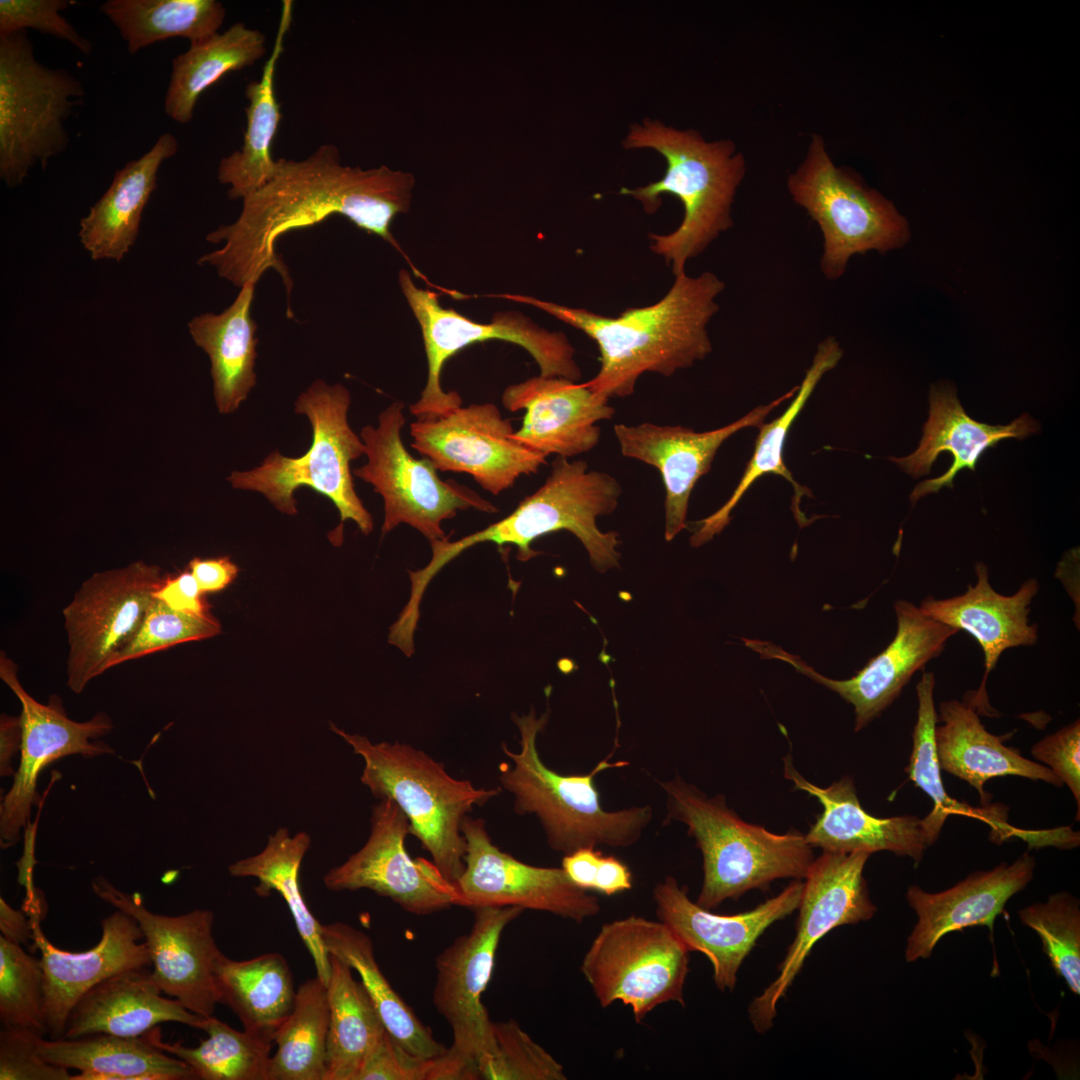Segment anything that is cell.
<instances>
[{
    "label": "cell",
    "instance_id": "obj_40",
    "mask_svg": "<svg viewBox=\"0 0 1080 1080\" xmlns=\"http://www.w3.org/2000/svg\"><path fill=\"white\" fill-rule=\"evenodd\" d=\"M310 846L311 837L307 832L291 836L287 828L281 827L268 837L262 851L232 863L228 872L234 877L256 878L258 884L254 890L260 897L276 891L284 899L313 959L316 976L327 984L330 959L322 936V924L306 904L299 883L301 864Z\"/></svg>",
    "mask_w": 1080,
    "mask_h": 1080
},
{
    "label": "cell",
    "instance_id": "obj_51",
    "mask_svg": "<svg viewBox=\"0 0 1080 1080\" xmlns=\"http://www.w3.org/2000/svg\"><path fill=\"white\" fill-rule=\"evenodd\" d=\"M70 3L69 0H0V36L33 29L65 40L89 55L92 43L60 14Z\"/></svg>",
    "mask_w": 1080,
    "mask_h": 1080
},
{
    "label": "cell",
    "instance_id": "obj_11",
    "mask_svg": "<svg viewBox=\"0 0 1080 1080\" xmlns=\"http://www.w3.org/2000/svg\"><path fill=\"white\" fill-rule=\"evenodd\" d=\"M399 285L417 319L425 347L428 377L410 413L417 420H432L458 408L462 399L456 391L441 387L444 363L468 345L502 340L525 349L535 360L543 377H564L577 382L581 370L575 349L562 332L549 331L518 311L497 312L490 323L475 322L452 308H444L437 294L417 287L408 271H399Z\"/></svg>",
    "mask_w": 1080,
    "mask_h": 1080
},
{
    "label": "cell",
    "instance_id": "obj_39",
    "mask_svg": "<svg viewBox=\"0 0 1080 1080\" xmlns=\"http://www.w3.org/2000/svg\"><path fill=\"white\" fill-rule=\"evenodd\" d=\"M265 35L243 22L222 33L190 43L171 63L164 111L179 124L189 123L200 96L232 71L253 65L266 54Z\"/></svg>",
    "mask_w": 1080,
    "mask_h": 1080
},
{
    "label": "cell",
    "instance_id": "obj_31",
    "mask_svg": "<svg viewBox=\"0 0 1080 1080\" xmlns=\"http://www.w3.org/2000/svg\"><path fill=\"white\" fill-rule=\"evenodd\" d=\"M162 993L149 968L115 974L92 987L74 1005L63 1038L98 1033L138 1037L163 1022L195 1028L201 1016Z\"/></svg>",
    "mask_w": 1080,
    "mask_h": 1080
},
{
    "label": "cell",
    "instance_id": "obj_50",
    "mask_svg": "<svg viewBox=\"0 0 1080 1080\" xmlns=\"http://www.w3.org/2000/svg\"><path fill=\"white\" fill-rule=\"evenodd\" d=\"M220 632V623L210 614L199 616L181 612L153 596L140 627L117 653L111 668L180 643L208 639Z\"/></svg>",
    "mask_w": 1080,
    "mask_h": 1080
},
{
    "label": "cell",
    "instance_id": "obj_38",
    "mask_svg": "<svg viewBox=\"0 0 1080 1080\" xmlns=\"http://www.w3.org/2000/svg\"><path fill=\"white\" fill-rule=\"evenodd\" d=\"M217 1003L227 1006L248 1031L271 1037L293 1010L297 989L286 959L266 953L236 961L221 953L215 964Z\"/></svg>",
    "mask_w": 1080,
    "mask_h": 1080
},
{
    "label": "cell",
    "instance_id": "obj_20",
    "mask_svg": "<svg viewBox=\"0 0 1080 1080\" xmlns=\"http://www.w3.org/2000/svg\"><path fill=\"white\" fill-rule=\"evenodd\" d=\"M513 426L492 403L458 407L432 420L410 425L411 447L437 470L471 475L498 495L521 475L538 472L546 456L513 438Z\"/></svg>",
    "mask_w": 1080,
    "mask_h": 1080
},
{
    "label": "cell",
    "instance_id": "obj_32",
    "mask_svg": "<svg viewBox=\"0 0 1080 1080\" xmlns=\"http://www.w3.org/2000/svg\"><path fill=\"white\" fill-rule=\"evenodd\" d=\"M935 746L941 770L974 787L982 806L991 796L984 790L987 781L1012 775L1044 781L1062 787L1061 780L1045 765L1029 760L1003 738L989 733L981 723L976 708L967 700L943 701L937 713Z\"/></svg>",
    "mask_w": 1080,
    "mask_h": 1080
},
{
    "label": "cell",
    "instance_id": "obj_14",
    "mask_svg": "<svg viewBox=\"0 0 1080 1080\" xmlns=\"http://www.w3.org/2000/svg\"><path fill=\"white\" fill-rule=\"evenodd\" d=\"M403 408L402 402H394L379 414L377 427L362 428L367 463L353 470L383 498L382 534L405 523L430 542L446 540L450 536L443 531L442 522L455 517L457 511L497 512L496 506L474 490L453 480H441L428 458L416 459L407 451L401 439Z\"/></svg>",
    "mask_w": 1080,
    "mask_h": 1080
},
{
    "label": "cell",
    "instance_id": "obj_12",
    "mask_svg": "<svg viewBox=\"0 0 1080 1080\" xmlns=\"http://www.w3.org/2000/svg\"><path fill=\"white\" fill-rule=\"evenodd\" d=\"M470 931L436 958L432 1001L452 1031V1044L434 1058V1080H478L480 1062L493 1051L492 1022L481 997L491 979L506 926L524 911L479 907Z\"/></svg>",
    "mask_w": 1080,
    "mask_h": 1080
},
{
    "label": "cell",
    "instance_id": "obj_19",
    "mask_svg": "<svg viewBox=\"0 0 1080 1080\" xmlns=\"http://www.w3.org/2000/svg\"><path fill=\"white\" fill-rule=\"evenodd\" d=\"M866 851H823L812 862L798 905L796 935L778 966L775 980L751 1002L748 1012L754 1029L769 1030L777 1004L802 969L813 946L837 927L870 920L877 912L863 872Z\"/></svg>",
    "mask_w": 1080,
    "mask_h": 1080
},
{
    "label": "cell",
    "instance_id": "obj_56",
    "mask_svg": "<svg viewBox=\"0 0 1080 1080\" xmlns=\"http://www.w3.org/2000/svg\"><path fill=\"white\" fill-rule=\"evenodd\" d=\"M201 595L199 585L188 569L174 577L164 578L158 590L153 594L175 610L204 616L209 613Z\"/></svg>",
    "mask_w": 1080,
    "mask_h": 1080
},
{
    "label": "cell",
    "instance_id": "obj_4",
    "mask_svg": "<svg viewBox=\"0 0 1080 1080\" xmlns=\"http://www.w3.org/2000/svg\"><path fill=\"white\" fill-rule=\"evenodd\" d=\"M621 494L620 483L610 474L589 470L584 460L570 462L557 456L545 483L508 516L456 541H450L449 537L430 542L429 563L419 570L408 571L411 591L406 609L418 613L424 592L435 575L463 551L483 542L514 545L517 559L528 561L538 554L531 548L537 538L566 530L581 541L597 571L619 567L618 534L600 531L596 519L611 514Z\"/></svg>",
    "mask_w": 1080,
    "mask_h": 1080
},
{
    "label": "cell",
    "instance_id": "obj_23",
    "mask_svg": "<svg viewBox=\"0 0 1080 1080\" xmlns=\"http://www.w3.org/2000/svg\"><path fill=\"white\" fill-rule=\"evenodd\" d=\"M803 882L795 880L780 894L754 909L719 915L699 906L672 876L656 884L653 899L659 920L691 951L703 953L713 967V979L721 991H732L738 971L758 938L776 921L798 908Z\"/></svg>",
    "mask_w": 1080,
    "mask_h": 1080
},
{
    "label": "cell",
    "instance_id": "obj_42",
    "mask_svg": "<svg viewBox=\"0 0 1080 1080\" xmlns=\"http://www.w3.org/2000/svg\"><path fill=\"white\" fill-rule=\"evenodd\" d=\"M328 954L355 970L390 1035L407 1052L424 1059L441 1056L446 1047L393 989L377 963L371 938L344 922L322 924Z\"/></svg>",
    "mask_w": 1080,
    "mask_h": 1080
},
{
    "label": "cell",
    "instance_id": "obj_13",
    "mask_svg": "<svg viewBox=\"0 0 1080 1080\" xmlns=\"http://www.w3.org/2000/svg\"><path fill=\"white\" fill-rule=\"evenodd\" d=\"M581 972L601 1007L620 1001L640 1023L661 1004H685L689 950L665 923L630 915L601 927Z\"/></svg>",
    "mask_w": 1080,
    "mask_h": 1080
},
{
    "label": "cell",
    "instance_id": "obj_25",
    "mask_svg": "<svg viewBox=\"0 0 1080 1080\" xmlns=\"http://www.w3.org/2000/svg\"><path fill=\"white\" fill-rule=\"evenodd\" d=\"M30 920L33 946L41 954L43 1008L50 1039L64 1037L72 1008L92 987L120 972L152 967L137 921L120 909L102 919L99 942L83 952L54 946L42 932L41 919Z\"/></svg>",
    "mask_w": 1080,
    "mask_h": 1080
},
{
    "label": "cell",
    "instance_id": "obj_48",
    "mask_svg": "<svg viewBox=\"0 0 1080 1080\" xmlns=\"http://www.w3.org/2000/svg\"><path fill=\"white\" fill-rule=\"evenodd\" d=\"M44 974L40 958L0 935V1020L41 1037L48 1035L44 1015Z\"/></svg>",
    "mask_w": 1080,
    "mask_h": 1080
},
{
    "label": "cell",
    "instance_id": "obj_30",
    "mask_svg": "<svg viewBox=\"0 0 1080 1080\" xmlns=\"http://www.w3.org/2000/svg\"><path fill=\"white\" fill-rule=\"evenodd\" d=\"M929 418L923 427L918 448L908 456L889 459L913 477L930 473L938 455L948 451L951 467L940 477L919 483L910 495L912 504L920 498L953 487L955 476L964 468L972 471L983 454L1003 439H1025L1039 429L1037 422L1023 414L1008 425L992 426L972 419L962 407L953 386L932 385L929 393Z\"/></svg>",
    "mask_w": 1080,
    "mask_h": 1080
},
{
    "label": "cell",
    "instance_id": "obj_55",
    "mask_svg": "<svg viewBox=\"0 0 1080 1080\" xmlns=\"http://www.w3.org/2000/svg\"><path fill=\"white\" fill-rule=\"evenodd\" d=\"M1033 757L1048 767L1071 791L1080 813V721L1062 727L1038 741Z\"/></svg>",
    "mask_w": 1080,
    "mask_h": 1080
},
{
    "label": "cell",
    "instance_id": "obj_15",
    "mask_svg": "<svg viewBox=\"0 0 1080 1080\" xmlns=\"http://www.w3.org/2000/svg\"><path fill=\"white\" fill-rule=\"evenodd\" d=\"M164 580L159 566L142 560L96 572L74 593L62 614L67 635V686L75 694L111 668L140 627Z\"/></svg>",
    "mask_w": 1080,
    "mask_h": 1080
},
{
    "label": "cell",
    "instance_id": "obj_22",
    "mask_svg": "<svg viewBox=\"0 0 1080 1080\" xmlns=\"http://www.w3.org/2000/svg\"><path fill=\"white\" fill-rule=\"evenodd\" d=\"M897 631L891 643L853 677L846 680L827 678L797 655L766 641L746 639V645L762 658L779 659L797 671L838 693L853 705L855 731L878 717L900 695L913 674L938 657L949 638L959 631L925 615L906 600L894 604Z\"/></svg>",
    "mask_w": 1080,
    "mask_h": 1080
},
{
    "label": "cell",
    "instance_id": "obj_17",
    "mask_svg": "<svg viewBox=\"0 0 1080 1080\" xmlns=\"http://www.w3.org/2000/svg\"><path fill=\"white\" fill-rule=\"evenodd\" d=\"M409 834L410 822L403 810L392 799L381 798L372 809L368 840L324 875L325 887L333 892L368 889L419 916L460 906L457 885L433 861L408 854L405 839Z\"/></svg>",
    "mask_w": 1080,
    "mask_h": 1080
},
{
    "label": "cell",
    "instance_id": "obj_8",
    "mask_svg": "<svg viewBox=\"0 0 1080 1080\" xmlns=\"http://www.w3.org/2000/svg\"><path fill=\"white\" fill-rule=\"evenodd\" d=\"M350 392L337 383L314 381L295 402V412L306 415L312 426V444L297 458L270 453L262 464L248 471H233L228 481L235 489L262 493L279 511L297 513L295 491L308 487L327 497L340 514V525L329 534L333 544L342 542L343 524L354 521L368 535L373 519L357 495L351 461L365 454L362 439L350 428L347 413Z\"/></svg>",
    "mask_w": 1080,
    "mask_h": 1080
},
{
    "label": "cell",
    "instance_id": "obj_16",
    "mask_svg": "<svg viewBox=\"0 0 1080 1080\" xmlns=\"http://www.w3.org/2000/svg\"><path fill=\"white\" fill-rule=\"evenodd\" d=\"M18 666L5 651L0 652V678L16 695L21 704L22 743L20 763L13 783L0 804V842L7 849L21 839V830L30 828L32 807L40 802L37 791L42 770L54 761L69 755L93 758L113 754L114 749L97 740L114 727L111 717L98 712L87 721L70 719L57 695L48 703L34 699L18 678Z\"/></svg>",
    "mask_w": 1080,
    "mask_h": 1080
},
{
    "label": "cell",
    "instance_id": "obj_53",
    "mask_svg": "<svg viewBox=\"0 0 1080 1080\" xmlns=\"http://www.w3.org/2000/svg\"><path fill=\"white\" fill-rule=\"evenodd\" d=\"M562 868L578 887L606 896L630 890L633 886L628 866L614 856H604L596 847H584L564 855Z\"/></svg>",
    "mask_w": 1080,
    "mask_h": 1080
},
{
    "label": "cell",
    "instance_id": "obj_26",
    "mask_svg": "<svg viewBox=\"0 0 1080 1080\" xmlns=\"http://www.w3.org/2000/svg\"><path fill=\"white\" fill-rule=\"evenodd\" d=\"M1035 868V857L1025 852L1013 863L971 873L940 892L910 886L906 900L917 920L907 937L906 962L929 958L938 942L952 932L986 926L993 933L995 919L1008 900L1031 882Z\"/></svg>",
    "mask_w": 1080,
    "mask_h": 1080
},
{
    "label": "cell",
    "instance_id": "obj_34",
    "mask_svg": "<svg viewBox=\"0 0 1080 1080\" xmlns=\"http://www.w3.org/2000/svg\"><path fill=\"white\" fill-rule=\"evenodd\" d=\"M153 1029L138 1037L104 1033L75 1039L42 1037L38 1050L47 1062L78 1070L71 1080L195 1079L185 1062L155 1045Z\"/></svg>",
    "mask_w": 1080,
    "mask_h": 1080
},
{
    "label": "cell",
    "instance_id": "obj_18",
    "mask_svg": "<svg viewBox=\"0 0 1080 1080\" xmlns=\"http://www.w3.org/2000/svg\"><path fill=\"white\" fill-rule=\"evenodd\" d=\"M91 887L101 900L137 921L151 959L152 978L162 992L194 1014L213 1016L218 1004L214 971L222 953L213 936L214 913L208 909L176 916L153 913L138 892H123L103 876L95 877Z\"/></svg>",
    "mask_w": 1080,
    "mask_h": 1080
},
{
    "label": "cell",
    "instance_id": "obj_45",
    "mask_svg": "<svg viewBox=\"0 0 1080 1080\" xmlns=\"http://www.w3.org/2000/svg\"><path fill=\"white\" fill-rule=\"evenodd\" d=\"M195 1029L208 1037L197 1047L180 1042H163L159 1026L153 1029L157 1047L185 1062L195 1079L268 1080V1066L274 1041L248 1030L238 1031L216 1017H201Z\"/></svg>",
    "mask_w": 1080,
    "mask_h": 1080
},
{
    "label": "cell",
    "instance_id": "obj_35",
    "mask_svg": "<svg viewBox=\"0 0 1080 1080\" xmlns=\"http://www.w3.org/2000/svg\"><path fill=\"white\" fill-rule=\"evenodd\" d=\"M255 286L248 281L224 311L203 313L188 322L194 343L209 356L214 399L221 414L238 409L256 384L257 325L250 314Z\"/></svg>",
    "mask_w": 1080,
    "mask_h": 1080
},
{
    "label": "cell",
    "instance_id": "obj_41",
    "mask_svg": "<svg viewBox=\"0 0 1080 1080\" xmlns=\"http://www.w3.org/2000/svg\"><path fill=\"white\" fill-rule=\"evenodd\" d=\"M935 675L932 672L923 671L919 680L916 693L918 700L917 720L912 734V752L909 764L905 768L909 779L924 791L933 802L931 811L921 819L924 834L929 846H932L939 838L946 819L953 814L964 815L970 818L982 820L990 825L994 831L997 843L1020 835L1029 842V837L1021 834L1018 830L1007 823V810L1002 806L987 805L975 807L966 802H960L951 797L946 791L939 766L936 746L935 727L937 724V711L934 702Z\"/></svg>",
    "mask_w": 1080,
    "mask_h": 1080
},
{
    "label": "cell",
    "instance_id": "obj_10",
    "mask_svg": "<svg viewBox=\"0 0 1080 1080\" xmlns=\"http://www.w3.org/2000/svg\"><path fill=\"white\" fill-rule=\"evenodd\" d=\"M84 94L69 71L36 59L26 31L0 36V179L7 187L66 150L65 121Z\"/></svg>",
    "mask_w": 1080,
    "mask_h": 1080
},
{
    "label": "cell",
    "instance_id": "obj_21",
    "mask_svg": "<svg viewBox=\"0 0 1080 1080\" xmlns=\"http://www.w3.org/2000/svg\"><path fill=\"white\" fill-rule=\"evenodd\" d=\"M466 840L465 867L456 882L460 906H515L544 911L581 923L596 916L598 898L575 885L563 868L526 864L500 850L485 821L468 815L461 826Z\"/></svg>",
    "mask_w": 1080,
    "mask_h": 1080
},
{
    "label": "cell",
    "instance_id": "obj_54",
    "mask_svg": "<svg viewBox=\"0 0 1080 1080\" xmlns=\"http://www.w3.org/2000/svg\"><path fill=\"white\" fill-rule=\"evenodd\" d=\"M434 1058L407 1052L385 1029L368 1052L356 1080H432Z\"/></svg>",
    "mask_w": 1080,
    "mask_h": 1080
},
{
    "label": "cell",
    "instance_id": "obj_52",
    "mask_svg": "<svg viewBox=\"0 0 1080 1080\" xmlns=\"http://www.w3.org/2000/svg\"><path fill=\"white\" fill-rule=\"evenodd\" d=\"M40 1038L29 1029L2 1025L0 1080H71L67 1068L42 1058L38 1050Z\"/></svg>",
    "mask_w": 1080,
    "mask_h": 1080
},
{
    "label": "cell",
    "instance_id": "obj_37",
    "mask_svg": "<svg viewBox=\"0 0 1080 1080\" xmlns=\"http://www.w3.org/2000/svg\"><path fill=\"white\" fill-rule=\"evenodd\" d=\"M843 356V349L833 336L822 340L817 347L812 363L798 386V390L792 402L781 416L760 427L753 455L748 462L740 482L728 501L716 512L707 518L697 522L699 525L690 539L694 547H699L716 534H719L730 523V513L747 492L750 486L761 476L766 474L780 475L788 480L794 489L793 512L800 525L808 523L800 509V499L810 496L811 491L800 486L793 478L783 461L784 443L789 428L807 400L813 393L822 377L836 367Z\"/></svg>",
    "mask_w": 1080,
    "mask_h": 1080
},
{
    "label": "cell",
    "instance_id": "obj_33",
    "mask_svg": "<svg viewBox=\"0 0 1080 1080\" xmlns=\"http://www.w3.org/2000/svg\"><path fill=\"white\" fill-rule=\"evenodd\" d=\"M177 150L176 137L165 132L148 152L115 171L108 189L80 220L78 236L92 260L120 262L129 253L157 187L158 171Z\"/></svg>",
    "mask_w": 1080,
    "mask_h": 1080
},
{
    "label": "cell",
    "instance_id": "obj_2",
    "mask_svg": "<svg viewBox=\"0 0 1080 1080\" xmlns=\"http://www.w3.org/2000/svg\"><path fill=\"white\" fill-rule=\"evenodd\" d=\"M724 289L725 283L713 272L698 276L683 272L674 276L657 302L627 308L614 317L526 295L500 296L539 308L593 340L600 367L584 384L610 399L633 394L646 372L668 377L705 359L712 351L708 325L719 310L717 297Z\"/></svg>",
    "mask_w": 1080,
    "mask_h": 1080
},
{
    "label": "cell",
    "instance_id": "obj_59",
    "mask_svg": "<svg viewBox=\"0 0 1080 1080\" xmlns=\"http://www.w3.org/2000/svg\"><path fill=\"white\" fill-rule=\"evenodd\" d=\"M0 931L6 940L19 944H28L33 940V928L31 920L24 910L12 908L2 897L0 898Z\"/></svg>",
    "mask_w": 1080,
    "mask_h": 1080
},
{
    "label": "cell",
    "instance_id": "obj_9",
    "mask_svg": "<svg viewBox=\"0 0 1080 1080\" xmlns=\"http://www.w3.org/2000/svg\"><path fill=\"white\" fill-rule=\"evenodd\" d=\"M786 184L793 202L821 230L820 268L828 280L841 278L854 255L886 253L910 239L908 221L895 205L857 173L837 166L819 134L811 136L802 163Z\"/></svg>",
    "mask_w": 1080,
    "mask_h": 1080
},
{
    "label": "cell",
    "instance_id": "obj_6",
    "mask_svg": "<svg viewBox=\"0 0 1080 1080\" xmlns=\"http://www.w3.org/2000/svg\"><path fill=\"white\" fill-rule=\"evenodd\" d=\"M513 720L520 734V750L513 752L502 744L513 765H500L499 781L514 795L517 814L537 816L552 850L566 855L584 847L624 848L639 841L652 820L651 807L606 811L594 783L601 771L628 762L612 763L610 754L588 774H558L543 763L536 743L548 713L537 718L532 710L527 715H513Z\"/></svg>",
    "mask_w": 1080,
    "mask_h": 1080
},
{
    "label": "cell",
    "instance_id": "obj_1",
    "mask_svg": "<svg viewBox=\"0 0 1080 1080\" xmlns=\"http://www.w3.org/2000/svg\"><path fill=\"white\" fill-rule=\"evenodd\" d=\"M414 183L412 174L385 165L366 170L343 165L338 148L332 144L321 145L302 160L279 158L273 177L242 200L238 218L205 238L224 245L203 254L197 263L212 266L219 277L239 288L248 281L257 283L267 270H275L286 288L287 315L291 318L293 281L277 254L278 239L342 215L407 258L391 224L395 216L409 210Z\"/></svg>",
    "mask_w": 1080,
    "mask_h": 1080
},
{
    "label": "cell",
    "instance_id": "obj_44",
    "mask_svg": "<svg viewBox=\"0 0 1080 1080\" xmlns=\"http://www.w3.org/2000/svg\"><path fill=\"white\" fill-rule=\"evenodd\" d=\"M100 11L119 30L130 54L169 38L204 40L218 33L226 16L217 0H108Z\"/></svg>",
    "mask_w": 1080,
    "mask_h": 1080
},
{
    "label": "cell",
    "instance_id": "obj_7",
    "mask_svg": "<svg viewBox=\"0 0 1080 1080\" xmlns=\"http://www.w3.org/2000/svg\"><path fill=\"white\" fill-rule=\"evenodd\" d=\"M330 729L362 757L360 781L373 796L396 802L409 819L411 834L430 853L443 876L456 884L465 867L463 820L474 806L485 804L500 789L476 788L468 780L455 779L443 763L411 745L372 743L333 723Z\"/></svg>",
    "mask_w": 1080,
    "mask_h": 1080
},
{
    "label": "cell",
    "instance_id": "obj_46",
    "mask_svg": "<svg viewBox=\"0 0 1080 1080\" xmlns=\"http://www.w3.org/2000/svg\"><path fill=\"white\" fill-rule=\"evenodd\" d=\"M328 1027L327 986L316 976L297 988L293 1010L274 1034L268 1080H325Z\"/></svg>",
    "mask_w": 1080,
    "mask_h": 1080
},
{
    "label": "cell",
    "instance_id": "obj_24",
    "mask_svg": "<svg viewBox=\"0 0 1080 1080\" xmlns=\"http://www.w3.org/2000/svg\"><path fill=\"white\" fill-rule=\"evenodd\" d=\"M798 386L767 405H761L740 419L721 428L696 432L682 426L642 423L636 426L616 424L614 434L623 456L657 468L665 487V532L671 541L686 527L691 492L697 481L711 468L720 446L733 434L747 427L760 428L767 415L795 396Z\"/></svg>",
    "mask_w": 1080,
    "mask_h": 1080
},
{
    "label": "cell",
    "instance_id": "obj_58",
    "mask_svg": "<svg viewBox=\"0 0 1080 1080\" xmlns=\"http://www.w3.org/2000/svg\"><path fill=\"white\" fill-rule=\"evenodd\" d=\"M22 726L20 716H10L5 713L0 718V773L2 777L15 774L11 762L13 757L21 749Z\"/></svg>",
    "mask_w": 1080,
    "mask_h": 1080
},
{
    "label": "cell",
    "instance_id": "obj_3",
    "mask_svg": "<svg viewBox=\"0 0 1080 1080\" xmlns=\"http://www.w3.org/2000/svg\"><path fill=\"white\" fill-rule=\"evenodd\" d=\"M625 149L650 148L666 160V171L646 186L622 187L621 195L639 201L646 213H655L662 194H672L684 209L680 225L671 233L649 235L650 250L662 257L674 276L702 254L733 225L732 206L746 174V159L732 140H705L698 131L678 130L659 120L631 124Z\"/></svg>",
    "mask_w": 1080,
    "mask_h": 1080
},
{
    "label": "cell",
    "instance_id": "obj_57",
    "mask_svg": "<svg viewBox=\"0 0 1080 1080\" xmlns=\"http://www.w3.org/2000/svg\"><path fill=\"white\" fill-rule=\"evenodd\" d=\"M188 570L195 577L202 594L223 590L238 574V567L228 557H195L188 563Z\"/></svg>",
    "mask_w": 1080,
    "mask_h": 1080
},
{
    "label": "cell",
    "instance_id": "obj_49",
    "mask_svg": "<svg viewBox=\"0 0 1080 1080\" xmlns=\"http://www.w3.org/2000/svg\"><path fill=\"white\" fill-rule=\"evenodd\" d=\"M493 1051L478 1067L484 1080H566L563 1066L513 1019L492 1022Z\"/></svg>",
    "mask_w": 1080,
    "mask_h": 1080
},
{
    "label": "cell",
    "instance_id": "obj_29",
    "mask_svg": "<svg viewBox=\"0 0 1080 1080\" xmlns=\"http://www.w3.org/2000/svg\"><path fill=\"white\" fill-rule=\"evenodd\" d=\"M784 776L795 790L816 797L823 806L822 813L805 835L811 847L823 851L870 854L889 851L909 857L919 864L928 847L921 818L900 815L876 817L862 808L853 779L844 776L826 788L806 780L793 766L791 756L784 759Z\"/></svg>",
    "mask_w": 1080,
    "mask_h": 1080
},
{
    "label": "cell",
    "instance_id": "obj_27",
    "mask_svg": "<svg viewBox=\"0 0 1080 1080\" xmlns=\"http://www.w3.org/2000/svg\"><path fill=\"white\" fill-rule=\"evenodd\" d=\"M608 402L584 383L541 375L512 384L502 394L507 410H525L513 438L546 457L569 458L592 450L601 434L596 423L615 413Z\"/></svg>",
    "mask_w": 1080,
    "mask_h": 1080
},
{
    "label": "cell",
    "instance_id": "obj_43",
    "mask_svg": "<svg viewBox=\"0 0 1080 1080\" xmlns=\"http://www.w3.org/2000/svg\"><path fill=\"white\" fill-rule=\"evenodd\" d=\"M329 959L325 1080H356L368 1052L386 1028L352 968L334 955L329 954Z\"/></svg>",
    "mask_w": 1080,
    "mask_h": 1080
},
{
    "label": "cell",
    "instance_id": "obj_28",
    "mask_svg": "<svg viewBox=\"0 0 1080 1080\" xmlns=\"http://www.w3.org/2000/svg\"><path fill=\"white\" fill-rule=\"evenodd\" d=\"M975 572V585H968L963 594L946 599L928 596L919 608L928 617L967 632L979 643L984 653L985 672L980 688L971 691L973 696L966 700L978 713L991 715L993 709L988 703L985 686L1001 654L1009 648L1033 645L1038 640L1037 625L1030 622L1029 613L1039 584L1035 578H1030L1013 595L1006 596L992 588L985 564L976 563Z\"/></svg>",
    "mask_w": 1080,
    "mask_h": 1080
},
{
    "label": "cell",
    "instance_id": "obj_5",
    "mask_svg": "<svg viewBox=\"0 0 1080 1080\" xmlns=\"http://www.w3.org/2000/svg\"><path fill=\"white\" fill-rule=\"evenodd\" d=\"M665 791V824L680 821L703 858V883L696 903L708 910L752 889L765 890L781 878H805L813 850L797 831L775 834L743 821L722 794L708 797L676 776L659 782Z\"/></svg>",
    "mask_w": 1080,
    "mask_h": 1080
},
{
    "label": "cell",
    "instance_id": "obj_36",
    "mask_svg": "<svg viewBox=\"0 0 1080 1080\" xmlns=\"http://www.w3.org/2000/svg\"><path fill=\"white\" fill-rule=\"evenodd\" d=\"M293 2L283 1L278 30L261 79L245 88L249 104L245 109L247 126L240 149L223 157L217 179L229 185L230 199H244L265 185L274 175L277 160L272 157V142L281 120L280 105L274 91L277 62L284 49L285 36L292 21Z\"/></svg>",
    "mask_w": 1080,
    "mask_h": 1080
},
{
    "label": "cell",
    "instance_id": "obj_47",
    "mask_svg": "<svg viewBox=\"0 0 1080 1080\" xmlns=\"http://www.w3.org/2000/svg\"><path fill=\"white\" fill-rule=\"evenodd\" d=\"M1020 922L1032 929L1055 974L1080 995V901L1068 891L1049 895L1018 911Z\"/></svg>",
    "mask_w": 1080,
    "mask_h": 1080
}]
</instances>
